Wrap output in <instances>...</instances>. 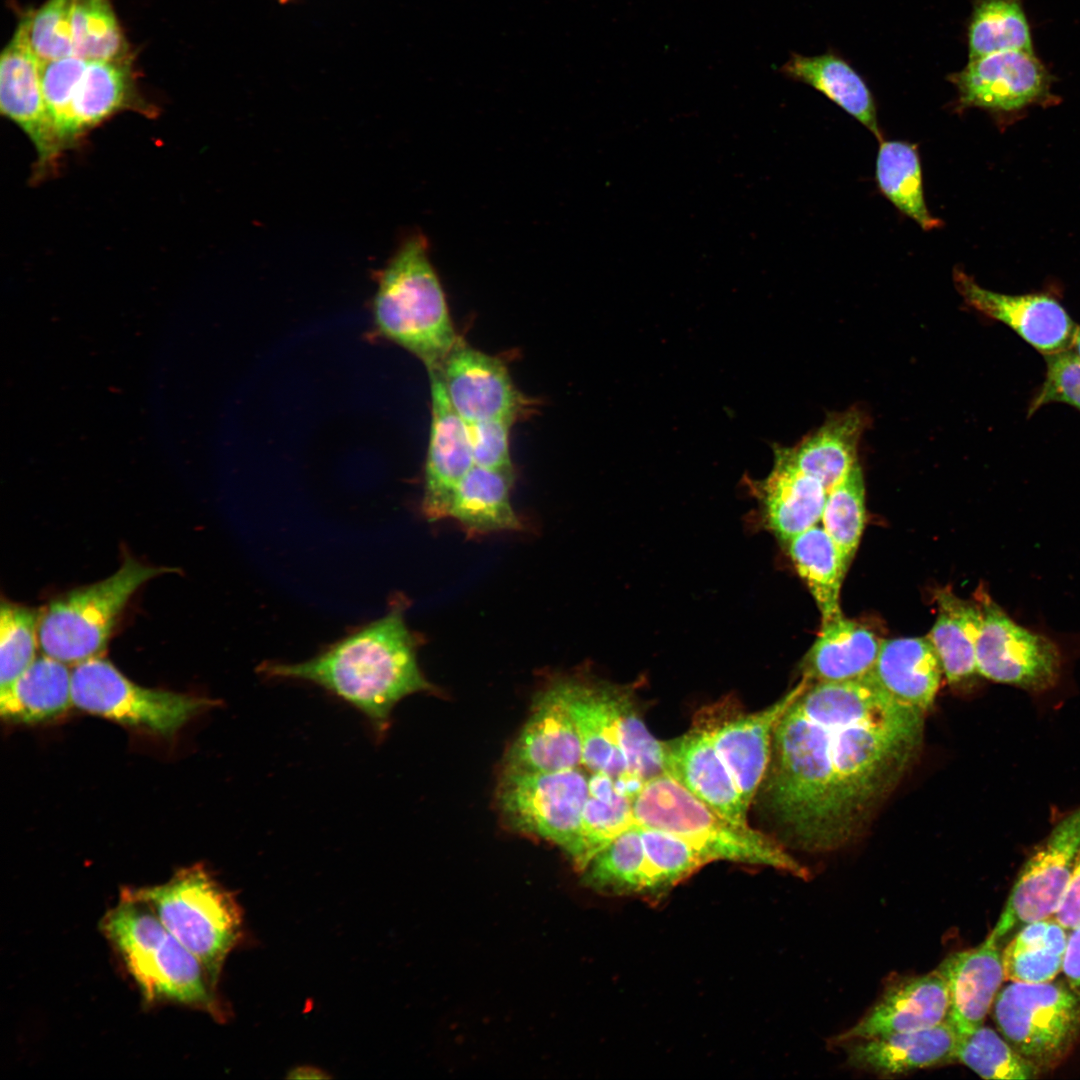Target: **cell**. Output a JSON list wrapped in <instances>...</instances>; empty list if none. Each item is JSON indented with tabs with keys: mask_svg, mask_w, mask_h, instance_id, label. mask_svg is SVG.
Returning <instances> with one entry per match:
<instances>
[{
	"mask_svg": "<svg viewBox=\"0 0 1080 1080\" xmlns=\"http://www.w3.org/2000/svg\"><path fill=\"white\" fill-rule=\"evenodd\" d=\"M307 1073L310 1074L309 1078L326 1077V1076H322L320 1074L319 1070H316V1069L311 1068V1067H301L299 1069H295V1071H293V1075H291L290 1077H293V1078H296V1077L297 1078H307V1075H306Z\"/></svg>",
	"mask_w": 1080,
	"mask_h": 1080,
	"instance_id": "obj_51",
	"label": "cell"
},
{
	"mask_svg": "<svg viewBox=\"0 0 1080 1080\" xmlns=\"http://www.w3.org/2000/svg\"><path fill=\"white\" fill-rule=\"evenodd\" d=\"M74 55L86 61L131 58L110 0H74Z\"/></svg>",
	"mask_w": 1080,
	"mask_h": 1080,
	"instance_id": "obj_41",
	"label": "cell"
},
{
	"mask_svg": "<svg viewBox=\"0 0 1080 1080\" xmlns=\"http://www.w3.org/2000/svg\"><path fill=\"white\" fill-rule=\"evenodd\" d=\"M1009 982L992 1005L999 1032L1041 1072L1055 1067L1080 1034V992L1066 980Z\"/></svg>",
	"mask_w": 1080,
	"mask_h": 1080,
	"instance_id": "obj_8",
	"label": "cell"
},
{
	"mask_svg": "<svg viewBox=\"0 0 1080 1080\" xmlns=\"http://www.w3.org/2000/svg\"><path fill=\"white\" fill-rule=\"evenodd\" d=\"M632 803L638 825L680 837L711 862L765 866L808 878L807 869L778 841L720 815L664 772L645 781Z\"/></svg>",
	"mask_w": 1080,
	"mask_h": 1080,
	"instance_id": "obj_5",
	"label": "cell"
},
{
	"mask_svg": "<svg viewBox=\"0 0 1080 1080\" xmlns=\"http://www.w3.org/2000/svg\"><path fill=\"white\" fill-rule=\"evenodd\" d=\"M809 684L802 677L783 697L757 712H741L735 704L722 703L703 708L696 715L695 720L708 730L747 809L765 777L775 728Z\"/></svg>",
	"mask_w": 1080,
	"mask_h": 1080,
	"instance_id": "obj_13",
	"label": "cell"
},
{
	"mask_svg": "<svg viewBox=\"0 0 1080 1080\" xmlns=\"http://www.w3.org/2000/svg\"><path fill=\"white\" fill-rule=\"evenodd\" d=\"M41 64L20 22L1 53L0 110L33 144L37 156L34 178L37 180L55 171L65 151L45 106Z\"/></svg>",
	"mask_w": 1080,
	"mask_h": 1080,
	"instance_id": "obj_16",
	"label": "cell"
},
{
	"mask_svg": "<svg viewBox=\"0 0 1080 1080\" xmlns=\"http://www.w3.org/2000/svg\"><path fill=\"white\" fill-rule=\"evenodd\" d=\"M101 930L146 1002L184 1005L225 1020L204 965L130 888L104 915Z\"/></svg>",
	"mask_w": 1080,
	"mask_h": 1080,
	"instance_id": "obj_3",
	"label": "cell"
},
{
	"mask_svg": "<svg viewBox=\"0 0 1080 1080\" xmlns=\"http://www.w3.org/2000/svg\"><path fill=\"white\" fill-rule=\"evenodd\" d=\"M956 1059L985 1079H1034L1041 1071L995 1030L982 1025L958 1038Z\"/></svg>",
	"mask_w": 1080,
	"mask_h": 1080,
	"instance_id": "obj_43",
	"label": "cell"
},
{
	"mask_svg": "<svg viewBox=\"0 0 1080 1080\" xmlns=\"http://www.w3.org/2000/svg\"><path fill=\"white\" fill-rule=\"evenodd\" d=\"M71 694L72 704L80 710L166 737L216 704L203 697L139 686L99 656L74 665Z\"/></svg>",
	"mask_w": 1080,
	"mask_h": 1080,
	"instance_id": "obj_9",
	"label": "cell"
},
{
	"mask_svg": "<svg viewBox=\"0 0 1080 1080\" xmlns=\"http://www.w3.org/2000/svg\"><path fill=\"white\" fill-rule=\"evenodd\" d=\"M279 1H280L281 3H286V2H288L289 0H279Z\"/></svg>",
	"mask_w": 1080,
	"mask_h": 1080,
	"instance_id": "obj_53",
	"label": "cell"
},
{
	"mask_svg": "<svg viewBox=\"0 0 1080 1080\" xmlns=\"http://www.w3.org/2000/svg\"><path fill=\"white\" fill-rule=\"evenodd\" d=\"M876 179L886 198L923 230L942 226V221L933 217L925 203L920 158L914 144L881 140Z\"/></svg>",
	"mask_w": 1080,
	"mask_h": 1080,
	"instance_id": "obj_37",
	"label": "cell"
},
{
	"mask_svg": "<svg viewBox=\"0 0 1080 1080\" xmlns=\"http://www.w3.org/2000/svg\"><path fill=\"white\" fill-rule=\"evenodd\" d=\"M1054 916L1067 930H1071L1080 923V854Z\"/></svg>",
	"mask_w": 1080,
	"mask_h": 1080,
	"instance_id": "obj_49",
	"label": "cell"
},
{
	"mask_svg": "<svg viewBox=\"0 0 1080 1080\" xmlns=\"http://www.w3.org/2000/svg\"><path fill=\"white\" fill-rule=\"evenodd\" d=\"M935 970L946 983V1021L958 1038L984 1025L1005 980L1000 945L987 937L976 947L949 954Z\"/></svg>",
	"mask_w": 1080,
	"mask_h": 1080,
	"instance_id": "obj_23",
	"label": "cell"
},
{
	"mask_svg": "<svg viewBox=\"0 0 1080 1080\" xmlns=\"http://www.w3.org/2000/svg\"><path fill=\"white\" fill-rule=\"evenodd\" d=\"M151 117L155 110L139 93L131 58L87 61L72 102L73 146L121 112Z\"/></svg>",
	"mask_w": 1080,
	"mask_h": 1080,
	"instance_id": "obj_25",
	"label": "cell"
},
{
	"mask_svg": "<svg viewBox=\"0 0 1080 1080\" xmlns=\"http://www.w3.org/2000/svg\"><path fill=\"white\" fill-rule=\"evenodd\" d=\"M636 825L632 798L620 792L607 774L590 773L578 836L567 853L583 870L597 853Z\"/></svg>",
	"mask_w": 1080,
	"mask_h": 1080,
	"instance_id": "obj_33",
	"label": "cell"
},
{
	"mask_svg": "<svg viewBox=\"0 0 1080 1080\" xmlns=\"http://www.w3.org/2000/svg\"><path fill=\"white\" fill-rule=\"evenodd\" d=\"M73 4L74 0H47L21 20L30 47L42 63L74 55Z\"/></svg>",
	"mask_w": 1080,
	"mask_h": 1080,
	"instance_id": "obj_45",
	"label": "cell"
},
{
	"mask_svg": "<svg viewBox=\"0 0 1080 1080\" xmlns=\"http://www.w3.org/2000/svg\"><path fill=\"white\" fill-rule=\"evenodd\" d=\"M71 704V671L66 663L45 654L0 692L1 716L15 723L55 718Z\"/></svg>",
	"mask_w": 1080,
	"mask_h": 1080,
	"instance_id": "obj_30",
	"label": "cell"
},
{
	"mask_svg": "<svg viewBox=\"0 0 1080 1080\" xmlns=\"http://www.w3.org/2000/svg\"><path fill=\"white\" fill-rule=\"evenodd\" d=\"M86 64V60L74 55L41 64L45 106L65 150L73 147L72 102Z\"/></svg>",
	"mask_w": 1080,
	"mask_h": 1080,
	"instance_id": "obj_46",
	"label": "cell"
},
{
	"mask_svg": "<svg viewBox=\"0 0 1080 1080\" xmlns=\"http://www.w3.org/2000/svg\"><path fill=\"white\" fill-rule=\"evenodd\" d=\"M958 1035L945 1021L910 1032L844 1043L847 1064L878 1077H897L957 1062Z\"/></svg>",
	"mask_w": 1080,
	"mask_h": 1080,
	"instance_id": "obj_24",
	"label": "cell"
},
{
	"mask_svg": "<svg viewBox=\"0 0 1080 1080\" xmlns=\"http://www.w3.org/2000/svg\"><path fill=\"white\" fill-rule=\"evenodd\" d=\"M663 744V772L720 815L747 824V807L708 730L697 720Z\"/></svg>",
	"mask_w": 1080,
	"mask_h": 1080,
	"instance_id": "obj_21",
	"label": "cell"
},
{
	"mask_svg": "<svg viewBox=\"0 0 1080 1080\" xmlns=\"http://www.w3.org/2000/svg\"><path fill=\"white\" fill-rule=\"evenodd\" d=\"M431 378V428L425 461L422 513L429 521L448 518L462 479L474 466L465 422L455 412L436 371Z\"/></svg>",
	"mask_w": 1080,
	"mask_h": 1080,
	"instance_id": "obj_19",
	"label": "cell"
},
{
	"mask_svg": "<svg viewBox=\"0 0 1080 1080\" xmlns=\"http://www.w3.org/2000/svg\"><path fill=\"white\" fill-rule=\"evenodd\" d=\"M403 608L394 605L307 660L265 662L258 671L319 686L357 709L380 737L398 702L432 687L419 667L420 639L408 627Z\"/></svg>",
	"mask_w": 1080,
	"mask_h": 1080,
	"instance_id": "obj_2",
	"label": "cell"
},
{
	"mask_svg": "<svg viewBox=\"0 0 1080 1080\" xmlns=\"http://www.w3.org/2000/svg\"><path fill=\"white\" fill-rule=\"evenodd\" d=\"M1046 363L1045 381L1029 406L1028 415L1050 402H1064L1080 410V358L1065 349L1046 355Z\"/></svg>",
	"mask_w": 1080,
	"mask_h": 1080,
	"instance_id": "obj_48",
	"label": "cell"
},
{
	"mask_svg": "<svg viewBox=\"0 0 1080 1080\" xmlns=\"http://www.w3.org/2000/svg\"><path fill=\"white\" fill-rule=\"evenodd\" d=\"M881 643L874 632L844 616L822 623L804 658L802 677L810 683L863 677L872 671Z\"/></svg>",
	"mask_w": 1080,
	"mask_h": 1080,
	"instance_id": "obj_28",
	"label": "cell"
},
{
	"mask_svg": "<svg viewBox=\"0 0 1080 1080\" xmlns=\"http://www.w3.org/2000/svg\"><path fill=\"white\" fill-rule=\"evenodd\" d=\"M645 854L644 896L663 894L711 863L701 851L668 832L639 825Z\"/></svg>",
	"mask_w": 1080,
	"mask_h": 1080,
	"instance_id": "obj_40",
	"label": "cell"
},
{
	"mask_svg": "<svg viewBox=\"0 0 1080 1080\" xmlns=\"http://www.w3.org/2000/svg\"><path fill=\"white\" fill-rule=\"evenodd\" d=\"M924 716L871 673L810 683L774 731L761 783L769 815L801 848L839 847L904 774Z\"/></svg>",
	"mask_w": 1080,
	"mask_h": 1080,
	"instance_id": "obj_1",
	"label": "cell"
},
{
	"mask_svg": "<svg viewBox=\"0 0 1080 1080\" xmlns=\"http://www.w3.org/2000/svg\"><path fill=\"white\" fill-rule=\"evenodd\" d=\"M775 456L774 468L759 484L758 495L769 528L788 543L821 521L828 492L794 464L787 448H777Z\"/></svg>",
	"mask_w": 1080,
	"mask_h": 1080,
	"instance_id": "obj_26",
	"label": "cell"
},
{
	"mask_svg": "<svg viewBox=\"0 0 1080 1080\" xmlns=\"http://www.w3.org/2000/svg\"><path fill=\"white\" fill-rule=\"evenodd\" d=\"M421 234L408 237L379 273L374 320L385 338L439 369L457 336L446 296Z\"/></svg>",
	"mask_w": 1080,
	"mask_h": 1080,
	"instance_id": "obj_4",
	"label": "cell"
},
{
	"mask_svg": "<svg viewBox=\"0 0 1080 1080\" xmlns=\"http://www.w3.org/2000/svg\"><path fill=\"white\" fill-rule=\"evenodd\" d=\"M560 682L581 741L582 767L607 774L620 792L634 797L644 783L630 775L620 738L621 715L631 692L576 678Z\"/></svg>",
	"mask_w": 1080,
	"mask_h": 1080,
	"instance_id": "obj_15",
	"label": "cell"
},
{
	"mask_svg": "<svg viewBox=\"0 0 1080 1080\" xmlns=\"http://www.w3.org/2000/svg\"><path fill=\"white\" fill-rule=\"evenodd\" d=\"M171 571L127 558L108 578L54 599L40 615L42 652L74 665L98 656L136 591L152 578Z\"/></svg>",
	"mask_w": 1080,
	"mask_h": 1080,
	"instance_id": "obj_7",
	"label": "cell"
},
{
	"mask_svg": "<svg viewBox=\"0 0 1080 1080\" xmlns=\"http://www.w3.org/2000/svg\"><path fill=\"white\" fill-rule=\"evenodd\" d=\"M953 280L968 306L1005 323L1038 351L1048 355L1063 351L1071 344L1075 325L1053 297L991 291L980 286L960 267L954 268Z\"/></svg>",
	"mask_w": 1080,
	"mask_h": 1080,
	"instance_id": "obj_18",
	"label": "cell"
},
{
	"mask_svg": "<svg viewBox=\"0 0 1080 1080\" xmlns=\"http://www.w3.org/2000/svg\"><path fill=\"white\" fill-rule=\"evenodd\" d=\"M516 419L507 416L465 423L474 465L513 477L509 434Z\"/></svg>",
	"mask_w": 1080,
	"mask_h": 1080,
	"instance_id": "obj_47",
	"label": "cell"
},
{
	"mask_svg": "<svg viewBox=\"0 0 1080 1080\" xmlns=\"http://www.w3.org/2000/svg\"><path fill=\"white\" fill-rule=\"evenodd\" d=\"M948 1006L947 986L936 970L901 977L887 984L864 1016L833 1037L831 1043L840 1046L850 1041L930 1028L946 1021Z\"/></svg>",
	"mask_w": 1080,
	"mask_h": 1080,
	"instance_id": "obj_20",
	"label": "cell"
},
{
	"mask_svg": "<svg viewBox=\"0 0 1080 1080\" xmlns=\"http://www.w3.org/2000/svg\"><path fill=\"white\" fill-rule=\"evenodd\" d=\"M821 522L849 568L865 525V485L858 463L827 493Z\"/></svg>",
	"mask_w": 1080,
	"mask_h": 1080,
	"instance_id": "obj_42",
	"label": "cell"
},
{
	"mask_svg": "<svg viewBox=\"0 0 1080 1080\" xmlns=\"http://www.w3.org/2000/svg\"><path fill=\"white\" fill-rule=\"evenodd\" d=\"M969 60L1003 51L1034 52L1021 0H975L968 30Z\"/></svg>",
	"mask_w": 1080,
	"mask_h": 1080,
	"instance_id": "obj_38",
	"label": "cell"
},
{
	"mask_svg": "<svg viewBox=\"0 0 1080 1080\" xmlns=\"http://www.w3.org/2000/svg\"><path fill=\"white\" fill-rule=\"evenodd\" d=\"M870 673L891 697L925 713L933 705L944 675L927 636L883 640Z\"/></svg>",
	"mask_w": 1080,
	"mask_h": 1080,
	"instance_id": "obj_27",
	"label": "cell"
},
{
	"mask_svg": "<svg viewBox=\"0 0 1080 1080\" xmlns=\"http://www.w3.org/2000/svg\"><path fill=\"white\" fill-rule=\"evenodd\" d=\"M951 79L959 108H980L1000 119L1057 103L1051 92L1053 77L1034 52L1003 51L971 59Z\"/></svg>",
	"mask_w": 1080,
	"mask_h": 1080,
	"instance_id": "obj_14",
	"label": "cell"
},
{
	"mask_svg": "<svg viewBox=\"0 0 1080 1080\" xmlns=\"http://www.w3.org/2000/svg\"><path fill=\"white\" fill-rule=\"evenodd\" d=\"M1076 355L1080 358V327L1075 329L1072 342Z\"/></svg>",
	"mask_w": 1080,
	"mask_h": 1080,
	"instance_id": "obj_52",
	"label": "cell"
},
{
	"mask_svg": "<svg viewBox=\"0 0 1080 1080\" xmlns=\"http://www.w3.org/2000/svg\"><path fill=\"white\" fill-rule=\"evenodd\" d=\"M979 601L983 619L976 643L978 674L1030 692L1053 688L1062 668L1058 646L1013 621L986 594Z\"/></svg>",
	"mask_w": 1080,
	"mask_h": 1080,
	"instance_id": "obj_12",
	"label": "cell"
},
{
	"mask_svg": "<svg viewBox=\"0 0 1080 1080\" xmlns=\"http://www.w3.org/2000/svg\"><path fill=\"white\" fill-rule=\"evenodd\" d=\"M41 612L2 601L0 607V688L14 682L34 662Z\"/></svg>",
	"mask_w": 1080,
	"mask_h": 1080,
	"instance_id": "obj_44",
	"label": "cell"
},
{
	"mask_svg": "<svg viewBox=\"0 0 1080 1080\" xmlns=\"http://www.w3.org/2000/svg\"><path fill=\"white\" fill-rule=\"evenodd\" d=\"M1068 933L1054 915L1024 925L1002 950L1005 980H1054L1062 971Z\"/></svg>",
	"mask_w": 1080,
	"mask_h": 1080,
	"instance_id": "obj_36",
	"label": "cell"
},
{
	"mask_svg": "<svg viewBox=\"0 0 1080 1080\" xmlns=\"http://www.w3.org/2000/svg\"><path fill=\"white\" fill-rule=\"evenodd\" d=\"M582 871L584 883L593 890L644 896L645 854L639 825L609 843Z\"/></svg>",
	"mask_w": 1080,
	"mask_h": 1080,
	"instance_id": "obj_39",
	"label": "cell"
},
{
	"mask_svg": "<svg viewBox=\"0 0 1080 1080\" xmlns=\"http://www.w3.org/2000/svg\"><path fill=\"white\" fill-rule=\"evenodd\" d=\"M578 767H582L581 741L559 679L537 697L511 746L506 769L555 772Z\"/></svg>",
	"mask_w": 1080,
	"mask_h": 1080,
	"instance_id": "obj_22",
	"label": "cell"
},
{
	"mask_svg": "<svg viewBox=\"0 0 1080 1080\" xmlns=\"http://www.w3.org/2000/svg\"><path fill=\"white\" fill-rule=\"evenodd\" d=\"M938 615L927 635L950 684L978 674L976 643L982 625V606L948 591L937 594Z\"/></svg>",
	"mask_w": 1080,
	"mask_h": 1080,
	"instance_id": "obj_32",
	"label": "cell"
},
{
	"mask_svg": "<svg viewBox=\"0 0 1080 1080\" xmlns=\"http://www.w3.org/2000/svg\"><path fill=\"white\" fill-rule=\"evenodd\" d=\"M131 890L217 985L227 956L242 937L243 913L232 892L201 864L182 868L160 885Z\"/></svg>",
	"mask_w": 1080,
	"mask_h": 1080,
	"instance_id": "obj_6",
	"label": "cell"
},
{
	"mask_svg": "<svg viewBox=\"0 0 1080 1080\" xmlns=\"http://www.w3.org/2000/svg\"><path fill=\"white\" fill-rule=\"evenodd\" d=\"M782 71L790 78L822 92L856 118L879 141L883 140L873 97L862 78L845 61L834 55L808 57L793 54Z\"/></svg>",
	"mask_w": 1080,
	"mask_h": 1080,
	"instance_id": "obj_34",
	"label": "cell"
},
{
	"mask_svg": "<svg viewBox=\"0 0 1080 1080\" xmlns=\"http://www.w3.org/2000/svg\"><path fill=\"white\" fill-rule=\"evenodd\" d=\"M1080 854V806L1031 852L988 938L999 945L1024 925L1057 911Z\"/></svg>",
	"mask_w": 1080,
	"mask_h": 1080,
	"instance_id": "obj_11",
	"label": "cell"
},
{
	"mask_svg": "<svg viewBox=\"0 0 1080 1080\" xmlns=\"http://www.w3.org/2000/svg\"><path fill=\"white\" fill-rule=\"evenodd\" d=\"M512 481L513 477L474 465L456 490L448 518L472 536L521 530L510 499Z\"/></svg>",
	"mask_w": 1080,
	"mask_h": 1080,
	"instance_id": "obj_31",
	"label": "cell"
},
{
	"mask_svg": "<svg viewBox=\"0 0 1080 1080\" xmlns=\"http://www.w3.org/2000/svg\"><path fill=\"white\" fill-rule=\"evenodd\" d=\"M586 769L505 771L499 806L516 830L549 840L566 852L574 844L589 795Z\"/></svg>",
	"mask_w": 1080,
	"mask_h": 1080,
	"instance_id": "obj_10",
	"label": "cell"
},
{
	"mask_svg": "<svg viewBox=\"0 0 1080 1080\" xmlns=\"http://www.w3.org/2000/svg\"><path fill=\"white\" fill-rule=\"evenodd\" d=\"M1062 971L1065 980L1080 992V923L1069 930Z\"/></svg>",
	"mask_w": 1080,
	"mask_h": 1080,
	"instance_id": "obj_50",
	"label": "cell"
},
{
	"mask_svg": "<svg viewBox=\"0 0 1080 1080\" xmlns=\"http://www.w3.org/2000/svg\"><path fill=\"white\" fill-rule=\"evenodd\" d=\"M787 544L791 560L820 610L822 623L843 616L840 592L848 568L823 526L814 525Z\"/></svg>",
	"mask_w": 1080,
	"mask_h": 1080,
	"instance_id": "obj_35",
	"label": "cell"
},
{
	"mask_svg": "<svg viewBox=\"0 0 1080 1080\" xmlns=\"http://www.w3.org/2000/svg\"><path fill=\"white\" fill-rule=\"evenodd\" d=\"M436 371L448 400L465 423L518 417L526 400L505 364L459 338Z\"/></svg>",
	"mask_w": 1080,
	"mask_h": 1080,
	"instance_id": "obj_17",
	"label": "cell"
},
{
	"mask_svg": "<svg viewBox=\"0 0 1080 1080\" xmlns=\"http://www.w3.org/2000/svg\"><path fill=\"white\" fill-rule=\"evenodd\" d=\"M867 424V416L859 408L832 413L815 432L787 451L801 471L819 480L829 492L858 463V445Z\"/></svg>",
	"mask_w": 1080,
	"mask_h": 1080,
	"instance_id": "obj_29",
	"label": "cell"
}]
</instances>
